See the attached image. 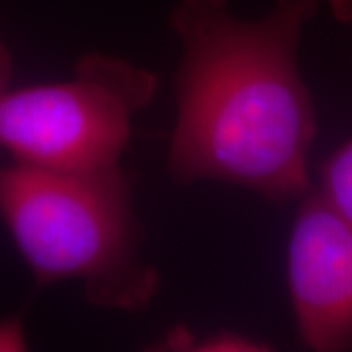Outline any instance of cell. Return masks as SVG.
I'll return each mask as SVG.
<instances>
[{
  "label": "cell",
  "mask_w": 352,
  "mask_h": 352,
  "mask_svg": "<svg viewBox=\"0 0 352 352\" xmlns=\"http://www.w3.org/2000/svg\"><path fill=\"white\" fill-rule=\"evenodd\" d=\"M317 0H276L241 20L229 0H176L182 41L168 173L176 182L221 180L286 204L309 190L317 120L298 69L303 25Z\"/></svg>",
  "instance_id": "6da1fadb"
},
{
  "label": "cell",
  "mask_w": 352,
  "mask_h": 352,
  "mask_svg": "<svg viewBox=\"0 0 352 352\" xmlns=\"http://www.w3.org/2000/svg\"><path fill=\"white\" fill-rule=\"evenodd\" d=\"M0 217L38 284L82 280L88 302L124 311L143 309L157 292V270L139 258L131 178L120 166L0 168Z\"/></svg>",
  "instance_id": "7a4b0ae2"
},
{
  "label": "cell",
  "mask_w": 352,
  "mask_h": 352,
  "mask_svg": "<svg viewBox=\"0 0 352 352\" xmlns=\"http://www.w3.org/2000/svg\"><path fill=\"white\" fill-rule=\"evenodd\" d=\"M157 76L124 59L90 53L65 82L0 96V147L14 163L88 175L120 166L133 116L155 96Z\"/></svg>",
  "instance_id": "3957f363"
},
{
  "label": "cell",
  "mask_w": 352,
  "mask_h": 352,
  "mask_svg": "<svg viewBox=\"0 0 352 352\" xmlns=\"http://www.w3.org/2000/svg\"><path fill=\"white\" fill-rule=\"evenodd\" d=\"M288 288L303 346L352 349V226L319 190L303 196L288 243Z\"/></svg>",
  "instance_id": "277c9868"
},
{
  "label": "cell",
  "mask_w": 352,
  "mask_h": 352,
  "mask_svg": "<svg viewBox=\"0 0 352 352\" xmlns=\"http://www.w3.org/2000/svg\"><path fill=\"white\" fill-rule=\"evenodd\" d=\"M319 192L352 226V139L323 163Z\"/></svg>",
  "instance_id": "5b68a950"
},
{
  "label": "cell",
  "mask_w": 352,
  "mask_h": 352,
  "mask_svg": "<svg viewBox=\"0 0 352 352\" xmlns=\"http://www.w3.org/2000/svg\"><path fill=\"white\" fill-rule=\"evenodd\" d=\"M194 351L200 352H261L270 351V346H266L264 342L252 340L245 335H239L235 331H221L215 333L208 339L200 340V342H192Z\"/></svg>",
  "instance_id": "8992f818"
},
{
  "label": "cell",
  "mask_w": 352,
  "mask_h": 352,
  "mask_svg": "<svg viewBox=\"0 0 352 352\" xmlns=\"http://www.w3.org/2000/svg\"><path fill=\"white\" fill-rule=\"evenodd\" d=\"M25 349V333L22 321L4 319L0 321V352H16Z\"/></svg>",
  "instance_id": "52a82bcc"
},
{
  "label": "cell",
  "mask_w": 352,
  "mask_h": 352,
  "mask_svg": "<svg viewBox=\"0 0 352 352\" xmlns=\"http://www.w3.org/2000/svg\"><path fill=\"white\" fill-rule=\"evenodd\" d=\"M10 71H12V63H10V53L6 50L4 41L0 38V96L8 90V80H10Z\"/></svg>",
  "instance_id": "ba28073f"
},
{
  "label": "cell",
  "mask_w": 352,
  "mask_h": 352,
  "mask_svg": "<svg viewBox=\"0 0 352 352\" xmlns=\"http://www.w3.org/2000/svg\"><path fill=\"white\" fill-rule=\"evenodd\" d=\"M333 16L342 24H352V0H329Z\"/></svg>",
  "instance_id": "9c48e42d"
}]
</instances>
